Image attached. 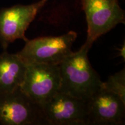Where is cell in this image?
Instances as JSON below:
<instances>
[{
  "mask_svg": "<svg viewBox=\"0 0 125 125\" xmlns=\"http://www.w3.org/2000/svg\"><path fill=\"white\" fill-rule=\"evenodd\" d=\"M90 48L83 45L59 64L61 78L59 92L87 102L101 88L103 82L89 60Z\"/></svg>",
  "mask_w": 125,
  "mask_h": 125,
  "instance_id": "1",
  "label": "cell"
},
{
  "mask_svg": "<svg viewBox=\"0 0 125 125\" xmlns=\"http://www.w3.org/2000/svg\"><path fill=\"white\" fill-rule=\"evenodd\" d=\"M77 37L70 31L57 37H43L28 40L17 53L26 64L42 63L58 65L73 52L72 46Z\"/></svg>",
  "mask_w": 125,
  "mask_h": 125,
  "instance_id": "2",
  "label": "cell"
},
{
  "mask_svg": "<svg viewBox=\"0 0 125 125\" xmlns=\"http://www.w3.org/2000/svg\"><path fill=\"white\" fill-rule=\"evenodd\" d=\"M0 123L3 125H48L41 106L20 87L0 94Z\"/></svg>",
  "mask_w": 125,
  "mask_h": 125,
  "instance_id": "3",
  "label": "cell"
},
{
  "mask_svg": "<svg viewBox=\"0 0 125 125\" xmlns=\"http://www.w3.org/2000/svg\"><path fill=\"white\" fill-rule=\"evenodd\" d=\"M86 15L87 36L85 44L90 49L95 41L119 24H125V13L118 0H82Z\"/></svg>",
  "mask_w": 125,
  "mask_h": 125,
  "instance_id": "4",
  "label": "cell"
},
{
  "mask_svg": "<svg viewBox=\"0 0 125 125\" xmlns=\"http://www.w3.org/2000/svg\"><path fill=\"white\" fill-rule=\"evenodd\" d=\"M49 0H40L29 5H15L0 10V45L7 50L16 40L27 41L26 31L41 9Z\"/></svg>",
  "mask_w": 125,
  "mask_h": 125,
  "instance_id": "5",
  "label": "cell"
},
{
  "mask_svg": "<svg viewBox=\"0 0 125 125\" xmlns=\"http://www.w3.org/2000/svg\"><path fill=\"white\" fill-rule=\"evenodd\" d=\"M27 64L20 89L42 106L59 92L61 78L59 65L42 63Z\"/></svg>",
  "mask_w": 125,
  "mask_h": 125,
  "instance_id": "6",
  "label": "cell"
},
{
  "mask_svg": "<svg viewBox=\"0 0 125 125\" xmlns=\"http://www.w3.org/2000/svg\"><path fill=\"white\" fill-rule=\"evenodd\" d=\"M48 125H89L87 103L59 92L41 106Z\"/></svg>",
  "mask_w": 125,
  "mask_h": 125,
  "instance_id": "7",
  "label": "cell"
},
{
  "mask_svg": "<svg viewBox=\"0 0 125 125\" xmlns=\"http://www.w3.org/2000/svg\"><path fill=\"white\" fill-rule=\"evenodd\" d=\"M89 125L125 124V102L101 87L87 101Z\"/></svg>",
  "mask_w": 125,
  "mask_h": 125,
  "instance_id": "8",
  "label": "cell"
},
{
  "mask_svg": "<svg viewBox=\"0 0 125 125\" xmlns=\"http://www.w3.org/2000/svg\"><path fill=\"white\" fill-rule=\"evenodd\" d=\"M27 64L17 53L4 50L0 54V94L20 87L24 80Z\"/></svg>",
  "mask_w": 125,
  "mask_h": 125,
  "instance_id": "9",
  "label": "cell"
},
{
  "mask_svg": "<svg viewBox=\"0 0 125 125\" xmlns=\"http://www.w3.org/2000/svg\"><path fill=\"white\" fill-rule=\"evenodd\" d=\"M101 87L107 91L118 95L125 102V70L121 71L109 76L107 81L102 83Z\"/></svg>",
  "mask_w": 125,
  "mask_h": 125,
  "instance_id": "10",
  "label": "cell"
},
{
  "mask_svg": "<svg viewBox=\"0 0 125 125\" xmlns=\"http://www.w3.org/2000/svg\"><path fill=\"white\" fill-rule=\"evenodd\" d=\"M125 43H123V45L122 46L121 49H119V56H121L122 57L123 59V60H125Z\"/></svg>",
  "mask_w": 125,
  "mask_h": 125,
  "instance_id": "11",
  "label": "cell"
}]
</instances>
